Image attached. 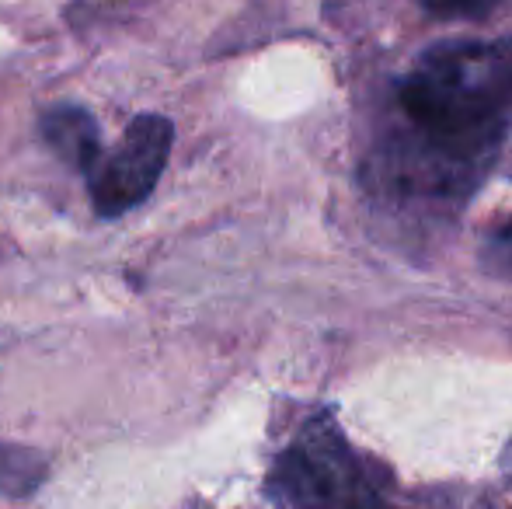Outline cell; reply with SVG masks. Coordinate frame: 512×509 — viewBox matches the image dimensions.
<instances>
[{
    "label": "cell",
    "instance_id": "cell-7",
    "mask_svg": "<svg viewBox=\"0 0 512 509\" xmlns=\"http://www.w3.org/2000/svg\"><path fill=\"white\" fill-rule=\"evenodd\" d=\"M485 265L492 272H499V276L512 279V224L502 227V231L485 245Z\"/></svg>",
    "mask_w": 512,
    "mask_h": 509
},
{
    "label": "cell",
    "instance_id": "cell-2",
    "mask_svg": "<svg viewBox=\"0 0 512 509\" xmlns=\"http://www.w3.org/2000/svg\"><path fill=\"white\" fill-rule=\"evenodd\" d=\"M272 496L286 509H391L380 478L359 461L331 419H314L272 471Z\"/></svg>",
    "mask_w": 512,
    "mask_h": 509
},
{
    "label": "cell",
    "instance_id": "cell-3",
    "mask_svg": "<svg viewBox=\"0 0 512 509\" xmlns=\"http://www.w3.org/2000/svg\"><path fill=\"white\" fill-rule=\"evenodd\" d=\"M175 126L164 116H140L122 133L119 147L91 171V196L102 217H122L154 192L171 154Z\"/></svg>",
    "mask_w": 512,
    "mask_h": 509
},
{
    "label": "cell",
    "instance_id": "cell-4",
    "mask_svg": "<svg viewBox=\"0 0 512 509\" xmlns=\"http://www.w3.org/2000/svg\"><path fill=\"white\" fill-rule=\"evenodd\" d=\"M42 136L46 143L70 164V168L84 171L91 178V171L102 164V133L88 109L77 105H56L42 116Z\"/></svg>",
    "mask_w": 512,
    "mask_h": 509
},
{
    "label": "cell",
    "instance_id": "cell-6",
    "mask_svg": "<svg viewBox=\"0 0 512 509\" xmlns=\"http://www.w3.org/2000/svg\"><path fill=\"white\" fill-rule=\"evenodd\" d=\"M499 0H422V7L436 18H481L488 14Z\"/></svg>",
    "mask_w": 512,
    "mask_h": 509
},
{
    "label": "cell",
    "instance_id": "cell-5",
    "mask_svg": "<svg viewBox=\"0 0 512 509\" xmlns=\"http://www.w3.org/2000/svg\"><path fill=\"white\" fill-rule=\"evenodd\" d=\"M42 457L35 450H25V447H11L4 443L0 447V492L4 496H28L35 492V485L42 482Z\"/></svg>",
    "mask_w": 512,
    "mask_h": 509
},
{
    "label": "cell",
    "instance_id": "cell-1",
    "mask_svg": "<svg viewBox=\"0 0 512 509\" xmlns=\"http://www.w3.org/2000/svg\"><path fill=\"white\" fill-rule=\"evenodd\" d=\"M405 109L418 140L391 164L405 189L443 192L481 171L512 109V46L506 42H446L422 56L401 81Z\"/></svg>",
    "mask_w": 512,
    "mask_h": 509
}]
</instances>
